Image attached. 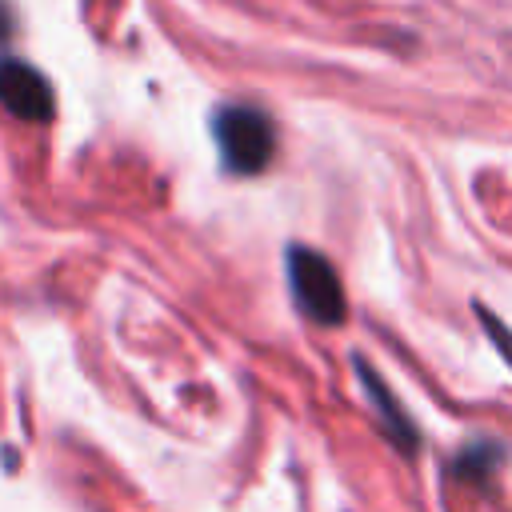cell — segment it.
<instances>
[{"mask_svg": "<svg viewBox=\"0 0 512 512\" xmlns=\"http://www.w3.org/2000/svg\"><path fill=\"white\" fill-rule=\"evenodd\" d=\"M12 36V4L8 0H0V44Z\"/></svg>", "mask_w": 512, "mask_h": 512, "instance_id": "cell-7", "label": "cell"}, {"mask_svg": "<svg viewBox=\"0 0 512 512\" xmlns=\"http://www.w3.org/2000/svg\"><path fill=\"white\" fill-rule=\"evenodd\" d=\"M212 136L220 148V164L232 176H256L276 156V124L256 104H224L212 116Z\"/></svg>", "mask_w": 512, "mask_h": 512, "instance_id": "cell-1", "label": "cell"}, {"mask_svg": "<svg viewBox=\"0 0 512 512\" xmlns=\"http://www.w3.org/2000/svg\"><path fill=\"white\" fill-rule=\"evenodd\" d=\"M476 320H480V324L492 332V344H496V348H500V352L512 360V332H508V328H504V324H500V320H496L488 308H480V304H476Z\"/></svg>", "mask_w": 512, "mask_h": 512, "instance_id": "cell-6", "label": "cell"}, {"mask_svg": "<svg viewBox=\"0 0 512 512\" xmlns=\"http://www.w3.org/2000/svg\"><path fill=\"white\" fill-rule=\"evenodd\" d=\"M0 104L16 120L44 124V120H52L56 96H52L48 80L32 64H24V60H0Z\"/></svg>", "mask_w": 512, "mask_h": 512, "instance_id": "cell-3", "label": "cell"}, {"mask_svg": "<svg viewBox=\"0 0 512 512\" xmlns=\"http://www.w3.org/2000/svg\"><path fill=\"white\" fill-rule=\"evenodd\" d=\"M356 372H360V384H364V392L372 396V408H376V416L384 420V432H388V440L400 448V452H416L420 448V436H416V424L408 420V412L396 404V396H392V388L368 368V360L364 356H356Z\"/></svg>", "mask_w": 512, "mask_h": 512, "instance_id": "cell-4", "label": "cell"}, {"mask_svg": "<svg viewBox=\"0 0 512 512\" xmlns=\"http://www.w3.org/2000/svg\"><path fill=\"white\" fill-rule=\"evenodd\" d=\"M504 464V448L496 444V440H468L460 452H456V460H452V480L456 484H468V488H488V480L496 476V468Z\"/></svg>", "mask_w": 512, "mask_h": 512, "instance_id": "cell-5", "label": "cell"}, {"mask_svg": "<svg viewBox=\"0 0 512 512\" xmlns=\"http://www.w3.org/2000/svg\"><path fill=\"white\" fill-rule=\"evenodd\" d=\"M288 284H292V296L300 304V312L324 328H336L344 324L348 316V300H344V284L336 276V268L328 264V256L304 248V244H292L288 256Z\"/></svg>", "mask_w": 512, "mask_h": 512, "instance_id": "cell-2", "label": "cell"}]
</instances>
